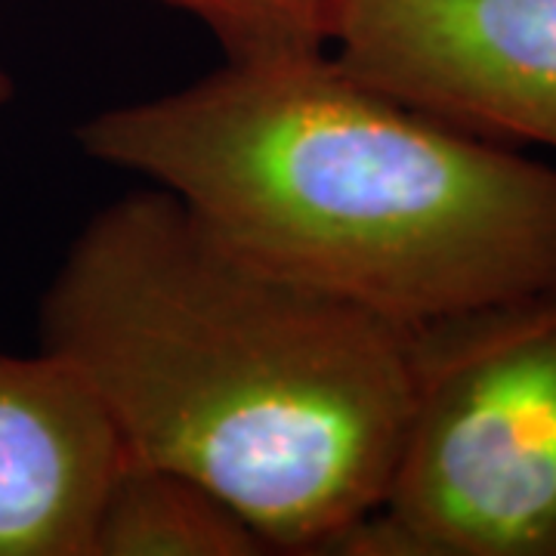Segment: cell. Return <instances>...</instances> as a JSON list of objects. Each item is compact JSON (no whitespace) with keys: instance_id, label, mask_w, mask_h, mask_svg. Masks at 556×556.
Segmentation results:
<instances>
[{"instance_id":"3957f363","label":"cell","mask_w":556,"mask_h":556,"mask_svg":"<svg viewBox=\"0 0 556 556\" xmlns=\"http://www.w3.org/2000/svg\"><path fill=\"white\" fill-rule=\"evenodd\" d=\"M346 556H556V288L417 328L380 507Z\"/></svg>"},{"instance_id":"6da1fadb","label":"cell","mask_w":556,"mask_h":556,"mask_svg":"<svg viewBox=\"0 0 556 556\" xmlns=\"http://www.w3.org/2000/svg\"><path fill=\"white\" fill-rule=\"evenodd\" d=\"M121 460L204 482L269 554H343L415 405L417 328L263 263L161 186L105 204L40 300Z\"/></svg>"},{"instance_id":"277c9868","label":"cell","mask_w":556,"mask_h":556,"mask_svg":"<svg viewBox=\"0 0 556 556\" xmlns=\"http://www.w3.org/2000/svg\"><path fill=\"white\" fill-rule=\"evenodd\" d=\"M328 53L470 134L556 149V0H338Z\"/></svg>"},{"instance_id":"ba28073f","label":"cell","mask_w":556,"mask_h":556,"mask_svg":"<svg viewBox=\"0 0 556 556\" xmlns=\"http://www.w3.org/2000/svg\"><path fill=\"white\" fill-rule=\"evenodd\" d=\"M10 100H13V80L0 68V105H7Z\"/></svg>"},{"instance_id":"5b68a950","label":"cell","mask_w":556,"mask_h":556,"mask_svg":"<svg viewBox=\"0 0 556 556\" xmlns=\"http://www.w3.org/2000/svg\"><path fill=\"white\" fill-rule=\"evenodd\" d=\"M118 464L112 424L72 365L0 350V556H90Z\"/></svg>"},{"instance_id":"52a82bcc","label":"cell","mask_w":556,"mask_h":556,"mask_svg":"<svg viewBox=\"0 0 556 556\" xmlns=\"http://www.w3.org/2000/svg\"><path fill=\"white\" fill-rule=\"evenodd\" d=\"M338 0H192L189 13L219 40L226 60H269L328 50Z\"/></svg>"},{"instance_id":"7a4b0ae2","label":"cell","mask_w":556,"mask_h":556,"mask_svg":"<svg viewBox=\"0 0 556 556\" xmlns=\"http://www.w3.org/2000/svg\"><path fill=\"white\" fill-rule=\"evenodd\" d=\"M78 142L241 251L408 328L556 288V167L380 93L328 50L226 60L102 109Z\"/></svg>"},{"instance_id":"8992f818","label":"cell","mask_w":556,"mask_h":556,"mask_svg":"<svg viewBox=\"0 0 556 556\" xmlns=\"http://www.w3.org/2000/svg\"><path fill=\"white\" fill-rule=\"evenodd\" d=\"M260 532L204 482L121 460L102 492L90 556H260Z\"/></svg>"},{"instance_id":"9c48e42d","label":"cell","mask_w":556,"mask_h":556,"mask_svg":"<svg viewBox=\"0 0 556 556\" xmlns=\"http://www.w3.org/2000/svg\"><path fill=\"white\" fill-rule=\"evenodd\" d=\"M155 3H167V7H177V10H186V13H189V3H192V0H155Z\"/></svg>"}]
</instances>
